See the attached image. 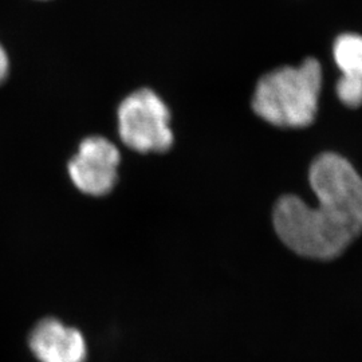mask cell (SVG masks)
<instances>
[{"mask_svg":"<svg viewBox=\"0 0 362 362\" xmlns=\"http://www.w3.org/2000/svg\"><path fill=\"white\" fill-rule=\"evenodd\" d=\"M317 206L284 196L274 208V227L298 255L329 260L341 255L362 233V179L348 160L324 153L311 164Z\"/></svg>","mask_w":362,"mask_h":362,"instance_id":"1","label":"cell"},{"mask_svg":"<svg viewBox=\"0 0 362 362\" xmlns=\"http://www.w3.org/2000/svg\"><path fill=\"white\" fill-rule=\"evenodd\" d=\"M322 88L321 64L308 58L300 65L275 69L259 79L252 109L279 128H306L317 117Z\"/></svg>","mask_w":362,"mask_h":362,"instance_id":"2","label":"cell"},{"mask_svg":"<svg viewBox=\"0 0 362 362\" xmlns=\"http://www.w3.org/2000/svg\"><path fill=\"white\" fill-rule=\"evenodd\" d=\"M118 134L140 153H164L173 144L168 106L151 89H139L118 106Z\"/></svg>","mask_w":362,"mask_h":362,"instance_id":"3","label":"cell"},{"mask_svg":"<svg viewBox=\"0 0 362 362\" xmlns=\"http://www.w3.org/2000/svg\"><path fill=\"white\" fill-rule=\"evenodd\" d=\"M119 163L121 155L115 144L101 136H91L79 144L67 170L79 192L101 197L115 189Z\"/></svg>","mask_w":362,"mask_h":362,"instance_id":"4","label":"cell"},{"mask_svg":"<svg viewBox=\"0 0 362 362\" xmlns=\"http://www.w3.org/2000/svg\"><path fill=\"white\" fill-rule=\"evenodd\" d=\"M28 345L39 362H85L88 357L83 334L57 318L39 321L28 337Z\"/></svg>","mask_w":362,"mask_h":362,"instance_id":"5","label":"cell"},{"mask_svg":"<svg viewBox=\"0 0 362 362\" xmlns=\"http://www.w3.org/2000/svg\"><path fill=\"white\" fill-rule=\"evenodd\" d=\"M333 57L341 74L362 81V37L358 34H342L336 39Z\"/></svg>","mask_w":362,"mask_h":362,"instance_id":"6","label":"cell"},{"mask_svg":"<svg viewBox=\"0 0 362 362\" xmlns=\"http://www.w3.org/2000/svg\"><path fill=\"white\" fill-rule=\"evenodd\" d=\"M339 101L348 107H360L362 105V81L357 78L341 76L336 85Z\"/></svg>","mask_w":362,"mask_h":362,"instance_id":"7","label":"cell"},{"mask_svg":"<svg viewBox=\"0 0 362 362\" xmlns=\"http://www.w3.org/2000/svg\"><path fill=\"white\" fill-rule=\"evenodd\" d=\"M8 67H10L8 55H7L6 50L1 47V45H0V83L7 77Z\"/></svg>","mask_w":362,"mask_h":362,"instance_id":"8","label":"cell"}]
</instances>
